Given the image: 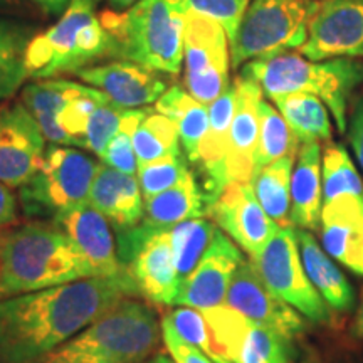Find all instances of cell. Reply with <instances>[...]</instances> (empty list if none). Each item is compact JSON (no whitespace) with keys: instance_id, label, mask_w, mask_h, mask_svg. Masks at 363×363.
I'll use <instances>...</instances> for the list:
<instances>
[{"instance_id":"obj_4","label":"cell","mask_w":363,"mask_h":363,"mask_svg":"<svg viewBox=\"0 0 363 363\" xmlns=\"http://www.w3.org/2000/svg\"><path fill=\"white\" fill-rule=\"evenodd\" d=\"M162 345V318L155 306L130 296L40 363H142L163 350Z\"/></svg>"},{"instance_id":"obj_16","label":"cell","mask_w":363,"mask_h":363,"mask_svg":"<svg viewBox=\"0 0 363 363\" xmlns=\"http://www.w3.org/2000/svg\"><path fill=\"white\" fill-rule=\"evenodd\" d=\"M208 216L247 256H259L278 230L254 195L251 184H229L211 206Z\"/></svg>"},{"instance_id":"obj_2","label":"cell","mask_w":363,"mask_h":363,"mask_svg":"<svg viewBox=\"0 0 363 363\" xmlns=\"http://www.w3.org/2000/svg\"><path fill=\"white\" fill-rule=\"evenodd\" d=\"M96 278L57 224L27 220L0 230V299Z\"/></svg>"},{"instance_id":"obj_20","label":"cell","mask_w":363,"mask_h":363,"mask_svg":"<svg viewBox=\"0 0 363 363\" xmlns=\"http://www.w3.org/2000/svg\"><path fill=\"white\" fill-rule=\"evenodd\" d=\"M234 83L238 88V99L224 157L227 185L235 182L247 184L252 179L254 155L259 136L257 106L262 99V91L254 81L239 74Z\"/></svg>"},{"instance_id":"obj_26","label":"cell","mask_w":363,"mask_h":363,"mask_svg":"<svg viewBox=\"0 0 363 363\" xmlns=\"http://www.w3.org/2000/svg\"><path fill=\"white\" fill-rule=\"evenodd\" d=\"M155 111L174 121L179 130L182 152L189 163L197 165L201 155V145L208 130L207 104L197 101L187 89L172 86L158 98Z\"/></svg>"},{"instance_id":"obj_5","label":"cell","mask_w":363,"mask_h":363,"mask_svg":"<svg viewBox=\"0 0 363 363\" xmlns=\"http://www.w3.org/2000/svg\"><path fill=\"white\" fill-rule=\"evenodd\" d=\"M185 16L182 0H140L125 12H103L99 21L110 35L108 56L163 74H179L184 59Z\"/></svg>"},{"instance_id":"obj_12","label":"cell","mask_w":363,"mask_h":363,"mask_svg":"<svg viewBox=\"0 0 363 363\" xmlns=\"http://www.w3.org/2000/svg\"><path fill=\"white\" fill-rule=\"evenodd\" d=\"M222 353L234 363H293V340L252 323L227 305L202 311Z\"/></svg>"},{"instance_id":"obj_13","label":"cell","mask_w":363,"mask_h":363,"mask_svg":"<svg viewBox=\"0 0 363 363\" xmlns=\"http://www.w3.org/2000/svg\"><path fill=\"white\" fill-rule=\"evenodd\" d=\"M299 52L310 61L363 59V0H315Z\"/></svg>"},{"instance_id":"obj_47","label":"cell","mask_w":363,"mask_h":363,"mask_svg":"<svg viewBox=\"0 0 363 363\" xmlns=\"http://www.w3.org/2000/svg\"><path fill=\"white\" fill-rule=\"evenodd\" d=\"M163 350H165V347H163ZM169 352H158V353H155V355H153L152 358H148V360H145V362H142V363H169Z\"/></svg>"},{"instance_id":"obj_11","label":"cell","mask_w":363,"mask_h":363,"mask_svg":"<svg viewBox=\"0 0 363 363\" xmlns=\"http://www.w3.org/2000/svg\"><path fill=\"white\" fill-rule=\"evenodd\" d=\"M185 89L203 104H212L229 88L230 43L219 22L187 12L184 30Z\"/></svg>"},{"instance_id":"obj_38","label":"cell","mask_w":363,"mask_h":363,"mask_svg":"<svg viewBox=\"0 0 363 363\" xmlns=\"http://www.w3.org/2000/svg\"><path fill=\"white\" fill-rule=\"evenodd\" d=\"M126 108H120L113 103H101L89 118L84 135V148L91 150L94 155L101 157L113 136L120 131L121 120Z\"/></svg>"},{"instance_id":"obj_25","label":"cell","mask_w":363,"mask_h":363,"mask_svg":"<svg viewBox=\"0 0 363 363\" xmlns=\"http://www.w3.org/2000/svg\"><path fill=\"white\" fill-rule=\"evenodd\" d=\"M296 235L303 267L316 291L331 310L338 313L352 311L355 305V294L343 272L330 259L325 249L320 247L310 230L296 229Z\"/></svg>"},{"instance_id":"obj_30","label":"cell","mask_w":363,"mask_h":363,"mask_svg":"<svg viewBox=\"0 0 363 363\" xmlns=\"http://www.w3.org/2000/svg\"><path fill=\"white\" fill-rule=\"evenodd\" d=\"M257 118H259V136H257L256 155H254V172L281 158H296L301 142L286 123L279 110H276L266 99H261L257 106Z\"/></svg>"},{"instance_id":"obj_9","label":"cell","mask_w":363,"mask_h":363,"mask_svg":"<svg viewBox=\"0 0 363 363\" xmlns=\"http://www.w3.org/2000/svg\"><path fill=\"white\" fill-rule=\"evenodd\" d=\"M118 257L138 288L140 296L153 306H174L180 281L172 252L170 229L142 220L116 233Z\"/></svg>"},{"instance_id":"obj_34","label":"cell","mask_w":363,"mask_h":363,"mask_svg":"<svg viewBox=\"0 0 363 363\" xmlns=\"http://www.w3.org/2000/svg\"><path fill=\"white\" fill-rule=\"evenodd\" d=\"M323 206L340 197L363 199V182L350 155L340 143H328L321 158Z\"/></svg>"},{"instance_id":"obj_18","label":"cell","mask_w":363,"mask_h":363,"mask_svg":"<svg viewBox=\"0 0 363 363\" xmlns=\"http://www.w3.org/2000/svg\"><path fill=\"white\" fill-rule=\"evenodd\" d=\"M76 74L84 83L103 91L113 104L126 110L157 103L169 89L167 81L158 74V71L125 59L101 66H88Z\"/></svg>"},{"instance_id":"obj_22","label":"cell","mask_w":363,"mask_h":363,"mask_svg":"<svg viewBox=\"0 0 363 363\" xmlns=\"http://www.w3.org/2000/svg\"><path fill=\"white\" fill-rule=\"evenodd\" d=\"M89 206L106 217L116 233L138 225L145 216V201L138 177L99 163L89 190Z\"/></svg>"},{"instance_id":"obj_6","label":"cell","mask_w":363,"mask_h":363,"mask_svg":"<svg viewBox=\"0 0 363 363\" xmlns=\"http://www.w3.org/2000/svg\"><path fill=\"white\" fill-rule=\"evenodd\" d=\"M108 52L110 35L96 16V0H71L61 19L30 40L26 52L27 74L52 79L84 69Z\"/></svg>"},{"instance_id":"obj_3","label":"cell","mask_w":363,"mask_h":363,"mask_svg":"<svg viewBox=\"0 0 363 363\" xmlns=\"http://www.w3.org/2000/svg\"><path fill=\"white\" fill-rule=\"evenodd\" d=\"M240 76L259 86L272 103L296 93H308L326 104L340 133H347V110L352 94L363 84L362 59L310 61L298 52H281L249 61Z\"/></svg>"},{"instance_id":"obj_23","label":"cell","mask_w":363,"mask_h":363,"mask_svg":"<svg viewBox=\"0 0 363 363\" xmlns=\"http://www.w3.org/2000/svg\"><path fill=\"white\" fill-rule=\"evenodd\" d=\"M323 150L320 143L299 147L291 177V220L298 229L315 230L321 225L323 211Z\"/></svg>"},{"instance_id":"obj_42","label":"cell","mask_w":363,"mask_h":363,"mask_svg":"<svg viewBox=\"0 0 363 363\" xmlns=\"http://www.w3.org/2000/svg\"><path fill=\"white\" fill-rule=\"evenodd\" d=\"M348 138H350L353 153L363 169V96L357 101L350 121H348Z\"/></svg>"},{"instance_id":"obj_48","label":"cell","mask_w":363,"mask_h":363,"mask_svg":"<svg viewBox=\"0 0 363 363\" xmlns=\"http://www.w3.org/2000/svg\"><path fill=\"white\" fill-rule=\"evenodd\" d=\"M12 2H13V0H0V9L12 6Z\"/></svg>"},{"instance_id":"obj_33","label":"cell","mask_w":363,"mask_h":363,"mask_svg":"<svg viewBox=\"0 0 363 363\" xmlns=\"http://www.w3.org/2000/svg\"><path fill=\"white\" fill-rule=\"evenodd\" d=\"M214 222L197 217L180 222L170 229L172 252H174V262L177 276L180 284L192 274L195 267L207 252L212 239L217 233Z\"/></svg>"},{"instance_id":"obj_46","label":"cell","mask_w":363,"mask_h":363,"mask_svg":"<svg viewBox=\"0 0 363 363\" xmlns=\"http://www.w3.org/2000/svg\"><path fill=\"white\" fill-rule=\"evenodd\" d=\"M355 333L358 338L363 340V294H362V303H360V310L357 313V320H355Z\"/></svg>"},{"instance_id":"obj_27","label":"cell","mask_w":363,"mask_h":363,"mask_svg":"<svg viewBox=\"0 0 363 363\" xmlns=\"http://www.w3.org/2000/svg\"><path fill=\"white\" fill-rule=\"evenodd\" d=\"M208 216V202L192 170L174 187L145 201L143 220L160 229Z\"/></svg>"},{"instance_id":"obj_45","label":"cell","mask_w":363,"mask_h":363,"mask_svg":"<svg viewBox=\"0 0 363 363\" xmlns=\"http://www.w3.org/2000/svg\"><path fill=\"white\" fill-rule=\"evenodd\" d=\"M108 2H110L111 7L116 9V11H126V9L133 7L136 2H140V0H108Z\"/></svg>"},{"instance_id":"obj_17","label":"cell","mask_w":363,"mask_h":363,"mask_svg":"<svg viewBox=\"0 0 363 363\" xmlns=\"http://www.w3.org/2000/svg\"><path fill=\"white\" fill-rule=\"evenodd\" d=\"M244 261L238 244L220 229L192 274L180 284L174 306H187L206 311L225 305L230 281Z\"/></svg>"},{"instance_id":"obj_49","label":"cell","mask_w":363,"mask_h":363,"mask_svg":"<svg viewBox=\"0 0 363 363\" xmlns=\"http://www.w3.org/2000/svg\"><path fill=\"white\" fill-rule=\"evenodd\" d=\"M299 363H316V360H315V358H305V360L299 362Z\"/></svg>"},{"instance_id":"obj_44","label":"cell","mask_w":363,"mask_h":363,"mask_svg":"<svg viewBox=\"0 0 363 363\" xmlns=\"http://www.w3.org/2000/svg\"><path fill=\"white\" fill-rule=\"evenodd\" d=\"M39 9H43L49 16H62L67 7H69L71 0H30Z\"/></svg>"},{"instance_id":"obj_31","label":"cell","mask_w":363,"mask_h":363,"mask_svg":"<svg viewBox=\"0 0 363 363\" xmlns=\"http://www.w3.org/2000/svg\"><path fill=\"white\" fill-rule=\"evenodd\" d=\"M33 30L24 24L0 19V101L11 98L29 78L26 52Z\"/></svg>"},{"instance_id":"obj_19","label":"cell","mask_w":363,"mask_h":363,"mask_svg":"<svg viewBox=\"0 0 363 363\" xmlns=\"http://www.w3.org/2000/svg\"><path fill=\"white\" fill-rule=\"evenodd\" d=\"M72 240L96 278H115L125 274V267L118 257L113 227L106 217L88 203L71 208L54 220Z\"/></svg>"},{"instance_id":"obj_40","label":"cell","mask_w":363,"mask_h":363,"mask_svg":"<svg viewBox=\"0 0 363 363\" xmlns=\"http://www.w3.org/2000/svg\"><path fill=\"white\" fill-rule=\"evenodd\" d=\"M104 165L111 167L118 172H123V174L135 175L138 172V162H136L133 142H131V136L125 131H118L113 136V140L108 143V147L99 157Z\"/></svg>"},{"instance_id":"obj_39","label":"cell","mask_w":363,"mask_h":363,"mask_svg":"<svg viewBox=\"0 0 363 363\" xmlns=\"http://www.w3.org/2000/svg\"><path fill=\"white\" fill-rule=\"evenodd\" d=\"M187 12L211 17L224 27L229 43L234 39L238 27L247 11L251 0H182Z\"/></svg>"},{"instance_id":"obj_24","label":"cell","mask_w":363,"mask_h":363,"mask_svg":"<svg viewBox=\"0 0 363 363\" xmlns=\"http://www.w3.org/2000/svg\"><path fill=\"white\" fill-rule=\"evenodd\" d=\"M88 88L89 86L74 83V81L39 79L22 89V103L33 113L45 142L61 145V147H66V145L74 147L71 136L59 125L57 115L66 106V103L86 93Z\"/></svg>"},{"instance_id":"obj_8","label":"cell","mask_w":363,"mask_h":363,"mask_svg":"<svg viewBox=\"0 0 363 363\" xmlns=\"http://www.w3.org/2000/svg\"><path fill=\"white\" fill-rule=\"evenodd\" d=\"M313 4L315 0H251L230 40L234 69L254 59L301 48L308 38Z\"/></svg>"},{"instance_id":"obj_43","label":"cell","mask_w":363,"mask_h":363,"mask_svg":"<svg viewBox=\"0 0 363 363\" xmlns=\"http://www.w3.org/2000/svg\"><path fill=\"white\" fill-rule=\"evenodd\" d=\"M19 222V201L12 189L0 182V230L9 229Z\"/></svg>"},{"instance_id":"obj_1","label":"cell","mask_w":363,"mask_h":363,"mask_svg":"<svg viewBox=\"0 0 363 363\" xmlns=\"http://www.w3.org/2000/svg\"><path fill=\"white\" fill-rule=\"evenodd\" d=\"M130 296L140 291L125 272L0 299V363H40Z\"/></svg>"},{"instance_id":"obj_7","label":"cell","mask_w":363,"mask_h":363,"mask_svg":"<svg viewBox=\"0 0 363 363\" xmlns=\"http://www.w3.org/2000/svg\"><path fill=\"white\" fill-rule=\"evenodd\" d=\"M98 165L74 148L51 145L35 174L19 189V208L27 220L54 222L88 203Z\"/></svg>"},{"instance_id":"obj_41","label":"cell","mask_w":363,"mask_h":363,"mask_svg":"<svg viewBox=\"0 0 363 363\" xmlns=\"http://www.w3.org/2000/svg\"><path fill=\"white\" fill-rule=\"evenodd\" d=\"M162 333H163V347L169 352V355L175 363H214L211 358L203 355V353L182 340L170 321L162 315Z\"/></svg>"},{"instance_id":"obj_32","label":"cell","mask_w":363,"mask_h":363,"mask_svg":"<svg viewBox=\"0 0 363 363\" xmlns=\"http://www.w3.org/2000/svg\"><path fill=\"white\" fill-rule=\"evenodd\" d=\"M131 142H133L138 167L184 153L179 130L174 121L153 110L147 111L142 123L131 136Z\"/></svg>"},{"instance_id":"obj_10","label":"cell","mask_w":363,"mask_h":363,"mask_svg":"<svg viewBox=\"0 0 363 363\" xmlns=\"http://www.w3.org/2000/svg\"><path fill=\"white\" fill-rule=\"evenodd\" d=\"M267 288L313 323H328L330 308L308 279L299 254L296 227H278L259 256L251 259Z\"/></svg>"},{"instance_id":"obj_14","label":"cell","mask_w":363,"mask_h":363,"mask_svg":"<svg viewBox=\"0 0 363 363\" xmlns=\"http://www.w3.org/2000/svg\"><path fill=\"white\" fill-rule=\"evenodd\" d=\"M225 305L252 323L266 326L283 337L293 340L306 330V321L283 299L267 288L251 259H244L235 269Z\"/></svg>"},{"instance_id":"obj_29","label":"cell","mask_w":363,"mask_h":363,"mask_svg":"<svg viewBox=\"0 0 363 363\" xmlns=\"http://www.w3.org/2000/svg\"><path fill=\"white\" fill-rule=\"evenodd\" d=\"M286 123L303 143L330 142L333 128L330 121V110L320 98L308 93L289 94L274 101Z\"/></svg>"},{"instance_id":"obj_50","label":"cell","mask_w":363,"mask_h":363,"mask_svg":"<svg viewBox=\"0 0 363 363\" xmlns=\"http://www.w3.org/2000/svg\"><path fill=\"white\" fill-rule=\"evenodd\" d=\"M169 363H175V362H174V360H170V362H169Z\"/></svg>"},{"instance_id":"obj_35","label":"cell","mask_w":363,"mask_h":363,"mask_svg":"<svg viewBox=\"0 0 363 363\" xmlns=\"http://www.w3.org/2000/svg\"><path fill=\"white\" fill-rule=\"evenodd\" d=\"M163 316L170 321L182 340L199 348L214 363H234L222 353L219 345L216 343L202 311L187 306H175L163 313Z\"/></svg>"},{"instance_id":"obj_28","label":"cell","mask_w":363,"mask_h":363,"mask_svg":"<svg viewBox=\"0 0 363 363\" xmlns=\"http://www.w3.org/2000/svg\"><path fill=\"white\" fill-rule=\"evenodd\" d=\"M296 158L286 157L252 174L249 184L267 216L283 229L294 227L291 220V177Z\"/></svg>"},{"instance_id":"obj_37","label":"cell","mask_w":363,"mask_h":363,"mask_svg":"<svg viewBox=\"0 0 363 363\" xmlns=\"http://www.w3.org/2000/svg\"><path fill=\"white\" fill-rule=\"evenodd\" d=\"M101 103H111L110 98L96 88H88V91L79 96L72 98L66 106L59 111L57 121L71 136L74 147L84 148V135L88 128L89 118Z\"/></svg>"},{"instance_id":"obj_21","label":"cell","mask_w":363,"mask_h":363,"mask_svg":"<svg viewBox=\"0 0 363 363\" xmlns=\"http://www.w3.org/2000/svg\"><path fill=\"white\" fill-rule=\"evenodd\" d=\"M321 244L330 257L363 276V199L340 197L325 203Z\"/></svg>"},{"instance_id":"obj_36","label":"cell","mask_w":363,"mask_h":363,"mask_svg":"<svg viewBox=\"0 0 363 363\" xmlns=\"http://www.w3.org/2000/svg\"><path fill=\"white\" fill-rule=\"evenodd\" d=\"M190 172L189 160L184 158V153L177 157H167L148 165L138 167V182L142 189L143 201L155 197L174 187Z\"/></svg>"},{"instance_id":"obj_15","label":"cell","mask_w":363,"mask_h":363,"mask_svg":"<svg viewBox=\"0 0 363 363\" xmlns=\"http://www.w3.org/2000/svg\"><path fill=\"white\" fill-rule=\"evenodd\" d=\"M45 153V138L26 104L0 108V182L21 189L38 172Z\"/></svg>"}]
</instances>
